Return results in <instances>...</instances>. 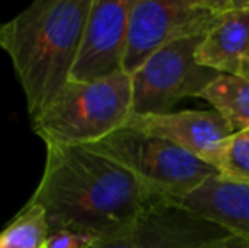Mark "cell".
Wrapping results in <instances>:
<instances>
[{
    "mask_svg": "<svg viewBox=\"0 0 249 248\" xmlns=\"http://www.w3.org/2000/svg\"><path fill=\"white\" fill-rule=\"evenodd\" d=\"M127 124L175 143L215 169L224 145L234 134L227 121L213 109L139 116L131 117Z\"/></svg>",
    "mask_w": 249,
    "mask_h": 248,
    "instance_id": "obj_9",
    "label": "cell"
},
{
    "mask_svg": "<svg viewBox=\"0 0 249 248\" xmlns=\"http://www.w3.org/2000/svg\"><path fill=\"white\" fill-rule=\"evenodd\" d=\"M90 242L92 238L89 236L75 235L70 231H58L50 233L44 248H85Z\"/></svg>",
    "mask_w": 249,
    "mask_h": 248,
    "instance_id": "obj_15",
    "label": "cell"
},
{
    "mask_svg": "<svg viewBox=\"0 0 249 248\" xmlns=\"http://www.w3.org/2000/svg\"><path fill=\"white\" fill-rule=\"evenodd\" d=\"M93 148L108 155L139 177L158 195L180 202L219 170L175 143L131 124L117 129Z\"/></svg>",
    "mask_w": 249,
    "mask_h": 248,
    "instance_id": "obj_4",
    "label": "cell"
},
{
    "mask_svg": "<svg viewBox=\"0 0 249 248\" xmlns=\"http://www.w3.org/2000/svg\"><path fill=\"white\" fill-rule=\"evenodd\" d=\"M217 170L222 179L249 186V129L227 139Z\"/></svg>",
    "mask_w": 249,
    "mask_h": 248,
    "instance_id": "obj_14",
    "label": "cell"
},
{
    "mask_svg": "<svg viewBox=\"0 0 249 248\" xmlns=\"http://www.w3.org/2000/svg\"><path fill=\"white\" fill-rule=\"evenodd\" d=\"M134 0H93L71 70V82H95L122 72Z\"/></svg>",
    "mask_w": 249,
    "mask_h": 248,
    "instance_id": "obj_8",
    "label": "cell"
},
{
    "mask_svg": "<svg viewBox=\"0 0 249 248\" xmlns=\"http://www.w3.org/2000/svg\"><path fill=\"white\" fill-rule=\"evenodd\" d=\"M132 117V78L119 72L95 82H70L33 119L44 145L87 146L99 143Z\"/></svg>",
    "mask_w": 249,
    "mask_h": 248,
    "instance_id": "obj_3",
    "label": "cell"
},
{
    "mask_svg": "<svg viewBox=\"0 0 249 248\" xmlns=\"http://www.w3.org/2000/svg\"><path fill=\"white\" fill-rule=\"evenodd\" d=\"M2 29H3V24H0V36H2Z\"/></svg>",
    "mask_w": 249,
    "mask_h": 248,
    "instance_id": "obj_17",
    "label": "cell"
},
{
    "mask_svg": "<svg viewBox=\"0 0 249 248\" xmlns=\"http://www.w3.org/2000/svg\"><path fill=\"white\" fill-rule=\"evenodd\" d=\"M93 0H37L3 24L0 48L9 55L31 119L71 82Z\"/></svg>",
    "mask_w": 249,
    "mask_h": 248,
    "instance_id": "obj_2",
    "label": "cell"
},
{
    "mask_svg": "<svg viewBox=\"0 0 249 248\" xmlns=\"http://www.w3.org/2000/svg\"><path fill=\"white\" fill-rule=\"evenodd\" d=\"M205 34L178 39L154 53L132 78V117L171 113V107L200 94L220 75L197 61Z\"/></svg>",
    "mask_w": 249,
    "mask_h": 248,
    "instance_id": "obj_6",
    "label": "cell"
},
{
    "mask_svg": "<svg viewBox=\"0 0 249 248\" xmlns=\"http://www.w3.org/2000/svg\"><path fill=\"white\" fill-rule=\"evenodd\" d=\"M229 3L231 0H134L122 72L132 75L161 48L207 34Z\"/></svg>",
    "mask_w": 249,
    "mask_h": 248,
    "instance_id": "obj_5",
    "label": "cell"
},
{
    "mask_svg": "<svg viewBox=\"0 0 249 248\" xmlns=\"http://www.w3.org/2000/svg\"><path fill=\"white\" fill-rule=\"evenodd\" d=\"M249 242V238L243 235H229V236H224L220 240H215V242L209 243L203 248H244L246 243Z\"/></svg>",
    "mask_w": 249,
    "mask_h": 248,
    "instance_id": "obj_16",
    "label": "cell"
},
{
    "mask_svg": "<svg viewBox=\"0 0 249 248\" xmlns=\"http://www.w3.org/2000/svg\"><path fill=\"white\" fill-rule=\"evenodd\" d=\"M244 248H249V242L246 243V247H244Z\"/></svg>",
    "mask_w": 249,
    "mask_h": 248,
    "instance_id": "obj_18",
    "label": "cell"
},
{
    "mask_svg": "<svg viewBox=\"0 0 249 248\" xmlns=\"http://www.w3.org/2000/svg\"><path fill=\"white\" fill-rule=\"evenodd\" d=\"M232 233L224 226L164 199L146 209L132 225L85 248H203Z\"/></svg>",
    "mask_w": 249,
    "mask_h": 248,
    "instance_id": "obj_7",
    "label": "cell"
},
{
    "mask_svg": "<svg viewBox=\"0 0 249 248\" xmlns=\"http://www.w3.org/2000/svg\"><path fill=\"white\" fill-rule=\"evenodd\" d=\"M181 204L234 235L249 238V186L212 177L181 199Z\"/></svg>",
    "mask_w": 249,
    "mask_h": 248,
    "instance_id": "obj_11",
    "label": "cell"
},
{
    "mask_svg": "<svg viewBox=\"0 0 249 248\" xmlns=\"http://www.w3.org/2000/svg\"><path fill=\"white\" fill-rule=\"evenodd\" d=\"M197 61L219 73L249 78V0H231L200 43Z\"/></svg>",
    "mask_w": 249,
    "mask_h": 248,
    "instance_id": "obj_10",
    "label": "cell"
},
{
    "mask_svg": "<svg viewBox=\"0 0 249 248\" xmlns=\"http://www.w3.org/2000/svg\"><path fill=\"white\" fill-rule=\"evenodd\" d=\"M31 201L46 211L50 233L97 240L127 228L164 197L93 146L48 145Z\"/></svg>",
    "mask_w": 249,
    "mask_h": 248,
    "instance_id": "obj_1",
    "label": "cell"
},
{
    "mask_svg": "<svg viewBox=\"0 0 249 248\" xmlns=\"http://www.w3.org/2000/svg\"><path fill=\"white\" fill-rule=\"evenodd\" d=\"M213 111L232 128L234 134L249 129V78L220 73L202 94Z\"/></svg>",
    "mask_w": 249,
    "mask_h": 248,
    "instance_id": "obj_12",
    "label": "cell"
},
{
    "mask_svg": "<svg viewBox=\"0 0 249 248\" xmlns=\"http://www.w3.org/2000/svg\"><path fill=\"white\" fill-rule=\"evenodd\" d=\"M50 236L46 211L37 202L27 204L0 231V248H44Z\"/></svg>",
    "mask_w": 249,
    "mask_h": 248,
    "instance_id": "obj_13",
    "label": "cell"
}]
</instances>
